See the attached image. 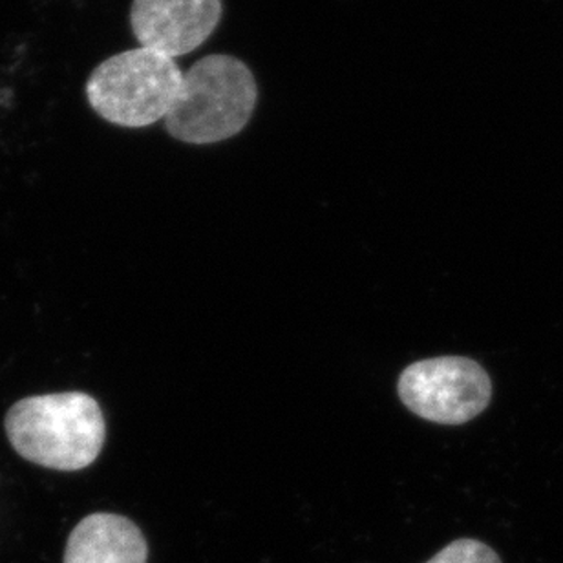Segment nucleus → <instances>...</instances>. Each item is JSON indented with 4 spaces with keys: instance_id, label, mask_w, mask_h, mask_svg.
Masks as SVG:
<instances>
[{
    "instance_id": "f257e3e1",
    "label": "nucleus",
    "mask_w": 563,
    "mask_h": 563,
    "mask_svg": "<svg viewBox=\"0 0 563 563\" xmlns=\"http://www.w3.org/2000/svg\"><path fill=\"white\" fill-rule=\"evenodd\" d=\"M13 449L35 465L82 471L98 460L107 424L98 401L82 391L22 399L5 418Z\"/></svg>"
},
{
    "instance_id": "f03ea898",
    "label": "nucleus",
    "mask_w": 563,
    "mask_h": 563,
    "mask_svg": "<svg viewBox=\"0 0 563 563\" xmlns=\"http://www.w3.org/2000/svg\"><path fill=\"white\" fill-rule=\"evenodd\" d=\"M258 85L239 57L211 54L184 71L178 101L165 118L174 140L187 145H214L231 140L253 120Z\"/></svg>"
},
{
    "instance_id": "7ed1b4c3",
    "label": "nucleus",
    "mask_w": 563,
    "mask_h": 563,
    "mask_svg": "<svg viewBox=\"0 0 563 563\" xmlns=\"http://www.w3.org/2000/svg\"><path fill=\"white\" fill-rule=\"evenodd\" d=\"M184 71L154 49H125L103 60L87 81L96 114L112 125L143 129L165 120L178 101Z\"/></svg>"
},
{
    "instance_id": "20e7f679",
    "label": "nucleus",
    "mask_w": 563,
    "mask_h": 563,
    "mask_svg": "<svg viewBox=\"0 0 563 563\" xmlns=\"http://www.w3.org/2000/svg\"><path fill=\"white\" fill-rule=\"evenodd\" d=\"M397 391L402 405L427 421L457 427L476 419L493 399V380L468 357H435L408 366Z\"/></svg>"
},
{
    "instance_id": "39448f33",
    "label": "nucleus",
    "mask_w": 563,
    "mask_h": 563,
    "mask_svg": "<svg viewBox=\"0 0 563 563\" xmlns=\"http://www.w3.org/2000/svg\"><path fill=\"white\" fill-rule=\"evenodd\" d=\"M222 16V0H134L131 26L141 48L176 60L203 46Z\"/></svg>"
},
{
    "instance_id": "423d86ee",
    "label": "nucleus",
    "mask_w": 563,
    "mask_h": 563,
    "mask_svg": "<svg viewBox=\"0 0 563 563\" xmlns=\"http://www.w3.org/2000/svg\"><path fill=\"white\" fill-rule=\"evenodd\" d=\"M148 545L125 516L96 512L77 523L66 543L65 563H146Z\"/></svg>"
},
{
    "instance_id": "0eeeda50",
    "label": "nucleus",
    "mask_w": 563,
    "mask_h": 563,
    "mask_svg": "<svg viewBox=\"0 0 563 563\" xmlns=\"http://www.w3.org/2000/svg\"><path fill=\"white\" fill-rule=\"evenodd\" d=\"M427 563H504L487 543L472 538H461L441 549Z\"/></svg>"
}]
</instances>
